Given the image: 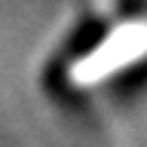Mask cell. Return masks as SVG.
<instances>
[{"instance_id": "1", "label": "cell", "mask_w": 147, "mask_h": 147, "mask_svg": "<svg viewBox=\"0 0 147 147\" xmlns=\"http://www.w3.org/2000/svg\"><path fill=\"white\" fill-rule=\"evenodd\" d=\"M147 55V22H126L123 28L110 31L104 43L95 46L89 55H83L80 61L71 67V80L77 86H95V83L110 80L117 71H126L135 61Z\"/></svg>"}]
</instances>
